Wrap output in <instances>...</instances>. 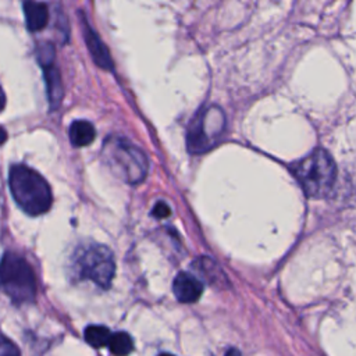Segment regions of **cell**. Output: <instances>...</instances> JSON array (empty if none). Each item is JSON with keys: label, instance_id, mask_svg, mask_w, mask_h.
Masks as SVG:
<instances>
[{"label": "cell", "instance_id": "1", "mask_svg": "<svg viewBox=\"0 0 356 356\" xmlns=\"http://www.w3.org/2000/svg\"><path fill=\"white\" fill-rule=\"evenodd\" d=\"M8 186L15 203L29 216L49 211L53 195L47 181L31 167L15 164L8 172Z\"/></svg>", "mask_w": 356, "mask_h": 356}, {"label": "cell", "instance_id": "2", "mask_svg": "<svg viewBox=\"0 0 356 356\" xmlns=\"http://www.w3.org/2000/svg\"><path fill=\"white\" fill-rule=\"evenodd\" d=\"M102 159L118 178L128 184H139L147 175V156L127 138L107 136L103 142Z\"/></svg>", "mask_w": 356, "mask_h": 356}, {"label": "cell", "instance_id": "3", "mask_svg": "<svg viewBox=\"0 0 356 356\" xmlns=\"http://www.w3.org/2000/svg\"><path fill=\"white\" fill-rule=\"evenodd\" d=\"M289 170L309 197H324L334 188L337 167L324 149H314L303 159L293 161Z\"/></svg>", "mask_w": 356, "mask_h": 356}, {"label": "cell", "instance_id": "4", "mask_svg": "<svg viewBox=\"0 0 356 356\" xmlns=\"http://www.w3.org/2000/svg\"><path fill=\"white\" fill-rule=\"evenodd\" d=\"M71 268L78 280H89L97 286L107 289L115 273L114 256L104 245H82L72 254Z\"/></svg>", "mask_w": 356, "mask_h": 356}, {"label": "cell", "instance_id": "5", "mask_svg": "<svg viewBox=\"0 0 356 356\" xmlns=\"http://www.w3.org/2000/svg\"><path fill=\"white\" fill-rule=\"evenodd\" d=\"M0 289L15 303L32 302L36 296V278L29 263L14 252L0 260Z\"/></svg>", "mask_w": 356, "mask_h": 356}, {"label": "cell", "instance_id": "6", "mask_svg": "<svg viewBox=\"0 0 356 356\" xmlns=\"http://www.w3.org/2000/svg\"><path fill=\"white\" fill-rule=\"evenodd\" d=\"M225 124V114L218 106L209 104L199 108L188 125V150L197 154L214 147L224 135Z\"/></svg>", "mask_w": 356, "mask_h": 356}, {"label": "cell", "instance_id": "7", "mask_svg": "<svg viewBox=\"0 0 356 356\" xmlns=\"http://www.w3.org/2000/svg\"><path fill=\"white\" fill-rule=\"evenodd\" d=\"M38 61L42 65L46 89H47V97L51 108H57L63 99V83H61V75L54 64V47L51 43H40L36 50Z\"/></svg>", "mask_w": 356, "mask_h": 356}, {"label": "cell", "instance_id": "8", "mask_svg": "<svg viewBox=\"0 0 356 356\" xmlns=\"http://www.w3.org/2000/svg\"><path fill=\"white\" fill-rule=\"evenodd\" d=\"M172 292L179 302L193 303L203 293V284L195 275L186 271H181L174 278Z\"/></svg>", "mask_w": 356, "mask_h": 356}, {"label": "cell", "instance_id": "9", "mask_svg": "<svg viewBox=\"0 0 356 356\" xmlns=\"http://www.w3.org/2000/svg\"><path fill=\"white\" fill-rule=\"evenodd\" d=\"M83 38L88 46V50L92 54L93 61L103 70H113V61L110 57V53L102 39L97 36V33L90 28V25L83 19Z\"/></svg>", "mask_w": 356, "mask_h": 356}, {"label": "cell", "instance_id": "10", "mask_svg": "<svg viewBox=\"0 0 356 356\" xmlns=\"http://www.w3.org/2000/svg\"><path fill=\"white\" fill-rule=\"evenodd\" d=\"M22 7H24V14H25L26 28L31 32L42 31L47 25V22H49V8L44 3L25 1L22 4Z\"/></svg>", "mask_w": 356, "mask_h": 356}, {"label": "cell", "instance_id": "11", "mask_svg": "<svg viewBox=\"0 0 356 356\" xmlns=\"http://www.w3.org/2000/svg\"><path fill=\"white\" fill-rule=\"evenodd\" d=\"M68 135H70V140L74 146L82 147V146H86L93 142V139L96 136V129L92 122H89L86 120H76L70 125Z\"/></svg>", "mask_w": 356, "mask_h": 356}, {"label": "cell", "instance_id": "12", "mask_svg": "<svg viewBox=\"0 0 356 356\" xmlns=\"http://www.w3.org/2000/svg\"><path fill=\"white\" fill-rule=\"evenodd\" d=\"M107 345H108L110 352L115 356H127L128 353H131V350L134 348L132 338L127 332L111 334Z\"/></svg>", "mask_w": 356, "mask_h": 356}, {"label": "cell", "instance_id": "13", "mask_svg": "<svg viewBox=\"0 0 356 356\" xmlns=\"http://www.w3.org/2000/svg\"><path fill=\"white\" fill-rule=\"evenodd\" d=\"M85 341L93 348H102L108 343L111 332L104 325H89L83 332Z\"/></svg>", "mask_w": 356, "mask_h": 356}, {"label": "cell", "instance_id": "14", "mask_svg": "<svg viewBox=\"0 0 356 356\" xmlns=\"http://www.w3.org/2000/svg\"><path fill=\"white\" fill-rule=\"evenodd\" d=\"M193 266H195V268H196L197 271L204 273L206 277H207V280H220V281H221V280L224 278V274L220 271L218 266H216L214 261H211V260L207 259V257H200V259H197Z\"/></svg>", "mask_w": 356, "mask_h": 356}, {"label": "cell", "instance_id": "15", "mask_svg": "<svg viewBox=\"0 0 356 356\" xmlns=\"http://www.w3.org/2000/svg\"><path fill=\"white\" fill-rule=\"evenodd\" d=\"M0 356H21L18 346L0 331Z\"/></svg>", "mask_w": 356, "mask_h": 356}, {"label": "cell", "instance_id": "16", "mask_svg": "<svg viewBox=\"0 0 356 356\" xmlns=\"http://www.w3.org/2000/svg\"><path fill=\"white\" fill-rule=\"evenodd\" d=\"M152 214L157 218H164V217H168L170 216V207L167 203L164 202H157L152 210Z\"/></svg>", "mask_w": 356, "mask_h": 356}, {"label": "cell", "instance_id": "17", "mask_svg": "<svg viewBox=\"0 0 356 356\" xmlns=\"http://www.w3.org/2000/svg\"><path fill=\"white\" fill-rule=\"evenodd\" d=\"M224 356H242V355H241V352H239L238 349L231 348V349H228V350H227V353H225Z\"/></svg>", "mask_w": 356, "mask_h": 356}, {"label": "cell", "instance_id": "18", "mask_svg": "<svg viewBox=\"0 0 356 356\" xmlns=\"http://www.w3.org/2000/svg\"><path fill=\"white\" fill-rule=\"evenodd\" d=\"M4 106H6V95L0 86V111L4 108Z\"/></svg>", "mask_w": 356, "mask_h": 356}, {"label": "cell", "instance_id": "19", "mask_svg": "<svg viewBox=\"0 0 356 356\" xmlns=\"http://www.w3.org/2000/svg\"><path fill=\"white\" fill-rule=\"evenodd\" d=\"M6 140H7V134H6V131L0 127V145H3Z\"/></svg>", "mask_w": 356, "mask_h": 356}, {"label": "cell", "instance_id": "20", "mask_svg": "<svg viewBox=\"0 0 356 356\" xmlns=\"http://www.w3.org/2000/svg\"><path fill=\"white\" fill-rule=\"evenodd\" d=\"M159 356H174V355H171V353H160Z\"/></svg>", "mask_w": 356, "mask_h": 356}]
</instances>
